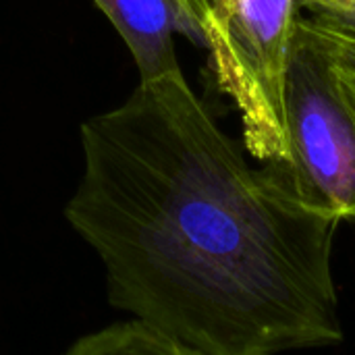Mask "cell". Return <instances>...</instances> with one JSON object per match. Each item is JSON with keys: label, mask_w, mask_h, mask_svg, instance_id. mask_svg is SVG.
Wrapping results in <instances>:
<instances>
[{"label": "cell", "mask_w": 355, "mask_h": 355, "mask_svg": "<svg viewBox=\"0 0 355 355\" xmlns=\"http://www.w3.org/2000/svg\"><path fill=\"white\" fill-rule=\"evenodd\" d=\"M81 146L64 216L102 260L114 308L204 355L343 341L341 220L302 202L277 164L252 166L181 69L85 121Z\"/></svg>", "instance_id": "1"}, {"label": "cell", "mask_w": 355, "mask_h": 355, "mask_svg": "<svg viewBox=\"0 0 355 355\" xmlns=\"http://www.w3.org/2000/svg\"><path fill=\"white\" fill-rule=\"evenodd\" d=\"M218 89L237 108L245 152L287 162L285 79L300 0H191Z\"/></svg>", "instance_id": "2"}, {"label": "cell", "mask_w": 355, "mask_h": 355, "mask_svg": "<svg viewBox=\"0 0 355 355\" xmlns=\"http://www.w3.org/2000/svg\"><path fill=\"white\" fill-rule=\"evenodd\" d=\"M127 44L139 81L179 71L175 35L202 44L189 0H94Z\"/></svg>", "instance_id": "4"}, {"label": "cell", "mask_w": 355, "mask_h": 355, "mask_svg": "<svg viewBox=\"0 0 355 355\" xmlns=\"http://www.w3.org/2000/svg\"><path fill=\"white\" fill-rule=\"evenodd\" d=\"M287 162L295 196L339 220H355V116L339 87L324 33L297 17L285 79Z\"/></svg>", "instance_id": "3"}, {"label": "cell", "mask_w": 355, "mask_h": 355, "mask_svg": "<svg viewBox=\"0 0 355 355\" xmlns=\"http://www.w3.org/2000/svg\"><path fill=\"white\" fill-rule=\"evenodd\" d=\"M300 8L312 23L355 37V0H300Z\"/></svg>", "instance_id": "7"}, {"label": "cell", "mask_w": 355, "mask_h": 355, "mask_svg": "<svg viewBox=\"0 0 355 355\" xmlns=\"http://www.w3.org/2000/svg\"><path fill=\"white\" fill-rule=\"evenodd\" d=\"M320 31L324 33L327 44L331 48L333 67H335V75L343 92V98L347 100L355 116V37L347 33L333 31V29H324V27H320Z\"/></svg>", "instance_id": "6"}, {"label": "cell", "mask_w": 355, "mask_h": 355, "mask_svg": "<svg viewBox=\"0 0 355 355\" xmlns=\"http://www.w3.org/2000/svg\"><path fill=\"white\" fill-rule=\"evenodd\" d=\"M64 355H204L133 318L77 339Z\"/></svg>", "instance_id": "5"}]
</instances>
